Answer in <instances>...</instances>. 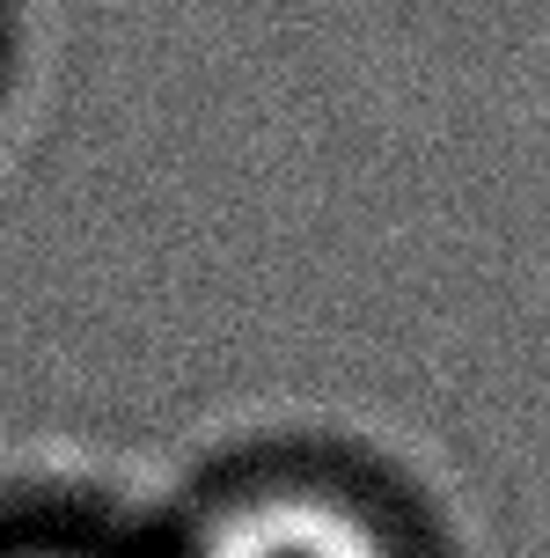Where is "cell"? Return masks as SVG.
<instances>
[{
    "label": "cell",
    "mask_w": 550,
    "mask_h": 558,
    "mask_svg": "<svg viewBox=\"0 0 550 558\" xmlns=\"http://www.w3.org/2000/svg\"><path fill=\"white\" fill-rule=\"evenodd\" d=\"M198 558H396L375 522L338 500H257L228 514Z\"/></svg>",
    "instance_id": "1"
}]
</instances>
